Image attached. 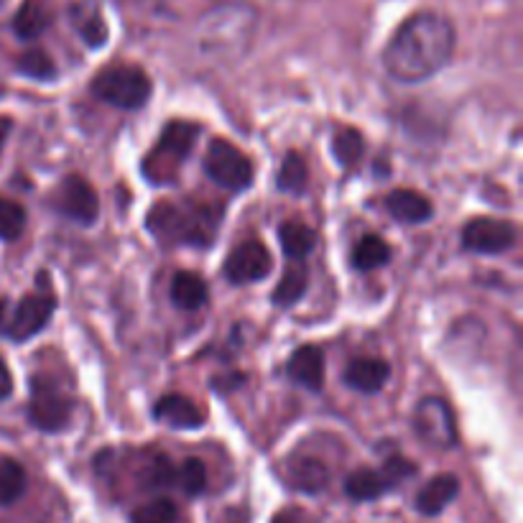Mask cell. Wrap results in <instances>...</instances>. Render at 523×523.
I'll return each instance as SVG.
<instances>
[{"label": "cell", "mask_w": 523, "mask_h": 523, "mask_svg": "<svg viewBox=\"0 0 523 523\" xmlns=\"http://www.w3.org/2000/svg\"><path fill=\"white\" fill-rule=\"evenodd\" d=\"M457 34L450 18L419 11L406 18L383 49V67L393 80L416 85L447 67L455 52Z\"/></svg>", "instance_id": "cell-1"}, {"label": "cell", "mask_w": 523, "mask_h": 523, "mask_svg": "<svg viewBox=\"0 0 523 523\" xmlns=\"http://www.w3.org/2000/svg\"><path fill=\"white\" fill-rule=\"evenodd\" d=\"M258 29V11L245 0L212 8L197 23V49L212 59H240Z\"/></svg>", "instance_id": "cell-2"}, {"label": "cell", "mask_w": 523, "mask_h": 523, "mask_svg": "<svg viewBox=\"0 0 523 523\" xmlns=\"http://www.w3.org/2000/svg\"><path fill=\"white\" fill-rule=\"evenodd\" d=\"M146 225L156 238L169 240V243L207 245L215 235L220 220L210 207L192 205V202H187V205L161 202L148 212Z\"/></svg>", "instance_id": "cell-3"}, {"label": "cell", "mask_w": 523, "mask_h": 523, "mask_svg": "<svg viewBox=\"0 0 523 523\" xmlns=\"http://www.w3.org/2000/svg\"><path fill=\"white\" fill-rule=\"evenodd\" d=\"M199 126L187 120H174L161 133L159 143L143 159V177L151 184H171L179 177L182 164L192 154V146L197 141Z\"/></svg>", "instance_id": "cell-4"}, {"label": "cell", "mask_w": 523, "mask_h": 523, "mask_svg": "<svg viewBox=\"0 0 523 523\" xmlns=\"http://www.w3.org/2000/svg\"><path fill=\"white\" fill-rule=\"evenodd\" d=\"M57 309V296L49 291L46 276H39V291L21 296L16 307H8L6 299H0V335L11 337V340L23 342L41 332L49 322V317Z\"/></svg>", "instance_id": "cell-5"}, {"label": "cell", "mask_w": 523, "mask_h": 523, "mask_svg": "<svg viewBox=\"0 0 523 523\" xmlns=\"http://www.w3.org/2000/svg\"><path fill=\"white\" fill-rule=\"evenodd\" d=\"M92 95L120 110H138L151 97V80L141 67L133 64H110L95 74L90 85Z\"/></svg>", "instance_id": "cell-6"}, {"label": "cell", "mask_w": 523, "mask_h": 523, "mask_svg": "<svg viewBox=\"0 0 523 523\" xmlns=\"http://www.w3.org/2000/svg\"><path fill=\"white\" fill-rule=\"evenodd\" d=\"M29 419L41 432H62L72 419V396L52 376L31 378Z\"/></svg>", "instance_id": "cell-7"}, {"label": "cell", "mask_w": 523, "mask_h": 523, "mask_svg": "<svg viewBox=\"0 0 523 523\" xmlns=\"http://www.w3.org/2000/svg\"><path fill=\"white\" fill-rule=\"evenodd\" d=\"M205 171L212 182L230 192H243L253 184V161L225 138H212L205 154Z\"/></svg>", "instance_id": "cell-8"}, {"label": "cell", "mask_w": 523, "mask_h": 523, "mask_svg": "<svg viewBox=\"0 0 523 523\" xmlns=\"http://www.w3.org/2000/svg\"><path fill=\"white\" fill-rule=\"evenodd\" d=\"M518 240V230L513 222L498 220V217H475L462 230V245L470 253H485V256H495V253L511 251Z\"/></svg>", "instance_id": "cell-9"}, {"label": "cell", "mask_w": 523, "mask_h": 523, "mask_svg": "<svg viewBox=\"0 0 523 523\" xmlns=\"http://www.w3.org/2000/svg\"><path fill=\"white\" fill-rule=\"evenodd\" d=\"M414 429L432 447H452L457 442L455 416L444 398H421L414 411Z\"/></svg>", "instance_id": "cell-10"}, {"label": "cell", "mask_w": 523, "mask_h": 523, "mask_svg": "<svg viewBox=\"0 0 523 523\" xmlns=\"http://www.w3.org/2000/svg\"><path fill=\"white\" fill-rule=\"evenodd\" d=\"M52 205L57 212H62L69 220L80 222V225H92L100 215V199L97 192L90 187L85 177L80 174H69L62 179L57 192L52 194Z\"/></svg>", "instance_id": "cell-11"}, {"label": "cell", "mask_w": 523, "mask_h": 523, "mask_svg": "<svg viewBox=\"0 0 523 523\" xmlns=\"http://www.w3.org/2000/svg\"><path fill=\"white\" fill-rule=\"evenodd\" d=\"M273 268L271 251L261 240L251 238L240 243L238 248L228 253L225 258V276H228L233 284H251V281L266 279Z\"/></svg>", "instance_id": "cell-12"}, {"label": "cell", "mask_w": 523, "mask_h": 523, "mask_svg": "<svg viewBox=\"0 0 523 523\" xmlns=\"http://www.w3.org/2000/svg\"><path fill=\"white\" fill-rule=\"evenodd\" d=\"M154 419L164 421L177 429H199L207 421L205 409H199L189 396L182 393H166L156 401Z\"/></svg>", "instance_id": "cell-13"}, {"label": "cell", "mask_w": 523, "mask_h": 523, "mask_svg": "<svg viewBox=\"0 0 523 523\" xmlns=\"http://www.w3.org/2000/svg\"><path fill=\"white\" fill-rule=\"evenodd\" d=\"M286 373L294 383L309 388V391H322L325 386V353L317 345H304L294 350L286 363Z\"/></svg>", "instance_id": "cell-14"}, {"label": "cell", "mask_w": 523, "mask_h": 523, "mask_svg": "<svg viewBox=\"0 0 523 523\" xmlns=\"http://www.w3.org/2000/svg\"><path fill=\"white\" fill-rule=\"evenodd\" d=\"M286 483L299 493L317 495L330 485V470L317 457L296 455L286 462Z\"/></svg>", "instance_id": "cell-15"}, {"label": "cell", "mask_w": 523, "mask_h": 523, "mask_svg": "<svg viewBox=\"0 0 523 523\" xmlns=\"http://www.w3.org/2000/svg\"><path fill=\"white\" fill-rule=\"evenodd\" d=\"M457 495H460V480H457V475L442 472V475H434V478L416 493L414 506L421 516L434 518L450 506Z\"/></svg>", "instance_id": "cell-16"}, {"label": "cell", "mask_w": 523, "mask_h": 523, "mask_svg": "<svg viewBox=\"0 0 523 523\" xmlns=\"http://www.w3.org/2000/svg\"><path fill=\"white\" fill-rule=\"evenodd\" d=\"M391 376V365L381 358H355L345 368V383L353 391L378 393Z\"/></svg>", "instance_id": "cell-17"}, {"label": "cell", "mask_w": 523, "mask_h": 523, "mask_svg": "<svg viewBox=\"0 0 523 523\" xmlns=\"http://www.w3.org/2000/svg\"><path fill=\"white\" fill-rule=\"evenodd\" d=\"M386 210L396 217L398 222L406 225H419L432 217L434 207L424 194L414 192V189H393L386 197Z\"/></svg>", "instance_id": "cell-18"}, {"label": "cell", "mask_w": 523, "mask_h": 523, "mask_svg": "<svg viewBox=\"0 0 523 523\" xmlns=\"http://www.w3.org/2000/svg\"><path fill=\"white\" fill-rule=\"evenodd\" d=\"M393 490L391 480L386 478L383 470H370V467H360V470L350 472L345 480V495L355 503L378 501L381 495Z\"/></svg>", "instance_id": "cell-19"}, {"label": "cell", "mask_w": 523, "mask_h": 523, "mask_svg": "<svg viewBox=\"0 0 523 523\" xmlns=\"http://www.w3.org/2000/svg\"><path fill=\"white\" fill-rule=\"evenodd\" d=\"M171 302L184 312H197L207 304V284L192 271H179L171 279Z\"/></svg>", "instance_id": "cell-20"}, {"label": "cell", "mask_w": 523, "mask_h": 523, "mask_svg": "<svg viewBox=\"0 0 523 523\" xmlns=\"http://www.w3.org/2000/svg\"><path fill=\"white\" fill-rule=\"evenodd\" d=\"M54 11L49 8V0H26L21 6V11L16 13L13 29L21 39H36L44 34L52 23Z\"/></svg>", "instance_id": "cell-21"}, {"label": "cell", "mask_w": 523, "mask_h": 523, "mask_svg": "<svg viewBox=\"0 0 523 523\" xmlns=\"http://www.w3.org/2000/svg\"><path fill=\"white\" fill-rule=\"evenodd\" d=\"M307 286H309L307 266L294 258V261L289 263V268L284 271V276H281L279 286L273 289V302L279 304V307H291V304H296L304 294H307Z\"/></svg>", "instance_id": "cell-22"}, {"label": "cell", "mask_w": 523, "mask_h": 523, "mask_svg": "<svg viewBox=\"0 0 523 523\" xmlns=\"http://www.w3.org/2000/svg\"><path fill=\"white\" fill-rule=\"evenodd\" d=\"M350 261L358 271H376L391 261V245L381 235H365L355 243Z\"/></svg>", "instance_id": "cell-23"}, {"label": "cell", "mask_w": 523, "mask_h": 523, "mask_svg": "<svg viewBox=\"0 0 523 523\" xmlns=\"http://www.w3.org/2000/svg\"><path fill=\"white\" fill-rule=\"evenodd\" d=\"M279 240L286 256L302 261V258H307L314 251L317 233L304 222H284L279 228Z\"/></svg>", "instance_id": "cell-24"}, {"label": "cell", "mask_w": 523, "mask_h": 523, "mask_svg": "<svg viewBox=\"0 0 523 523\" xmlns=\"http://www.w3.org/2000/svg\"><path fill=\"white\" fill-rule=\"evenodd\" d=\"M26 490V470L18 460L0 455V506H11Z\"/></svg>", "instance_id": "cell-25"}, {"label": "cell", "mask_w": 523, "mask_h": 523, "mask_svg": "<svg viewBox=\"0 0 523 523\" xmlns=\"http://www.w3.org/2000/svg\"><path fill=\"white\" fill-rule=\"evenodd\" d=\"M332 154H335L337 164L350 169V166L360 164L365 154V141L363 133L355 131L350 126H342L335 131V138H332Z\"/></svg>", "instance_id": "cell-26"}, {"label": "cell", "mask_w": 523, "mask_h": 523, "mask_svg": "<svg viewBox=\"0 0 523 523\" xmlns=\"http://www.w3.org/2000/svg\"><path fill=\"white\" fill-rule=\"evenodd\" d=\"M276 184H279L281 192L286 194H302L309 184V166L304 161L302 154L296 151H289L279 169V177H276Z\"/></svg>", "instance_id": "cell-27"}, {"label": "cell", "mask_w": 523, "mask_h": 523, "mask_svg": "<svg viewBox=\"0 0 523 523\" xmlns=\"http://www.w3.org/2000/svg\"><path fill=\"white\" fill-rule=\"evenodd\" d=\"M26 230V210L18 202L0 194V238L6 243L18 240Z\"/></svg>", "instance_id": "cell-28"}, {"label": "cell", "mask_w": 523, "mask_h": 523, "mask_svg": "<svg viewBox=\"0 0 523 523\" xmlns=\"http://www.w3.org/2000/svg\"><path fill=\"white\" fill-rule=\"evenodd\" d=\"M177 483V470L169 462V457L156 455L154 460L148 462L141 472V485L146 490H159L169 488V485Z\"/></svg>", "instance_id": "cell-29"}, {"label": "cell", "mask_w": 523, "mask_h": 523, "mask_svg": "<svg viewBox=\"0 0 523 523\" xmlns=\"http://www.w3.org/2000/svg\"><path fill=\"white\" fill-rule=\"evenodd\" d=\"M177 521V506L169 498H154L143 503L131 513V523H174Z\"/></svg>", "instance_id": "cell-30"}, {"label": "cell", "mask_w": 523, "mask_h": 523, "mask_svg": "<svg viewBox=\"0 0 523 523\" xmlns=\"http://www.w3.org/2000/svg\"><path fill=\"white\" fill-rule=\"evenodd\" d=\"M18 72H23L26 77H34V80H52L57 74L52 57L44 52V49H29L18 57Z\"/></svg>", "instance_id": "cell-31"}, {"label": "cell", "mask_w": 523, "mask_h": 523, "mask_svg": "<svg viewBox=\"0 0 523 523\" xmlns=\"http://www.w3.org/2000/svg\"><path fill=\"white\" fill-rule=\"evenodd\" d=\"M177 480H179V485H182V490L189 495V498H197V495H202L207 488L205 462L197 460V457H189V460H184L182 470L177 472Z\"/></svg>", "instance_id": "cell-32"}, {"label": "cell", "mask_w": 523, "mask_h": 523, "mask_svg": "<svg viewBox=\"0 0 523 523\" xmlns=\"http://www.w3.org/2000/svg\"><path fill=\"white\" fill-rule=\"evenodd\" d=\"M74 23H77V31L85 39L87 46H103L108 41V26H105L103 16L97 11L90 13H80L74 16Z\"/></svg>", "instance_id": "cell-33"}, {"label": "cell", "mask_w": 523, "mask_h": 523, "mask_svg": "<svg viewBox=\"0 0 523 523\" xmlns=\"http://www.w3.org/2000/svg\"><path fill=\"white\" fill-rule=\"evenodd\" d=\"M271 523H314V518L302 508H284L271 518Z\"/></svg>", "instance_id": "cell-34"}, {"label": "cell", "mask_w": 523, "mask_h": 523, "mask_svg": "<svg viewBox=\"0 0 523 523\" xmlns=\"http://www.w3.org/2000/svg\"><path fill=\"white\" fill-rule=\"evenodd\" d=\"M11 391H13V378H11V370H8L6 360L0 358V401H3V398H8V396H11Z\"/></svg>", "instance_id": "cell-35"}, {"label": "cell", "mask_w": 523, "mask_h": 523, "mask_svg": "<svg viewBox=\"0 0 523 523\" xmlns=\"http://www.w3.org/2000/svg\"><path fill=\"white\" fill-rule=\"evenodd\" d=\"M11 128H13V120L6 118V115H0V148H3V143H6Z\"/></svg>", "instance_id": "cell-36"}, {"label": "cell", "mask_w": 523, "mask_h": 523, "mask_svg": "<svg viewBox=\"0 0 523 523\" xmlns=\"http://www.w3.org/2000/svg\"><path fill=\"white\" fill-rule=\"evenodd\" d=\"M0 3H3V0H0Z\"/></svg>", "instance_id": "cell-37"}]
</instances>
